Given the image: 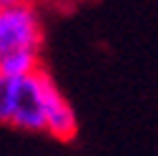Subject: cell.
<instances>
[{
  "label": "cell",
  "mask_w": 158,
  "mask_h": 156,
  "mask_svg": "<svg viewBox=\"0 0 158 156\" xmlns=\"http://www.w3.org/2000/svg\"><path fill=\"white\" fill-rule=\"evenodd\" d=\"M53 88L55 81L45 71L30 76L0 73V124L28 133H45V108Z\"/></svg>",
  "instance_id": "6da1fadb"
},
{
  "label": "cell",
  "mask_w": 158,
  "mask_h": 156,
  "mask_svg": "<svg viewBox=\"0 0 158 156\" xmlns=\"http://www.w3.org/2000/svg\"><path fill=\"white\" fill-rule=\"evenodd\" d=\"M45 41L43 10L35 0L0 8V61L10 55H40Z\"/></svg>",
  "instance_id": "7a4b0ae2"
},
{
  "label": "cell",
  "mask_w": 158,
  "mask_h": 156,
  "mask_svg": "<svg viewBox=\"0 0 158 156\" xmlns=\"http://www.w3.org/2000/svg\"><path fill=\"white\" fill-rule=\"evenodd\" d=\"M45 133L60 141H70L78 133V116L70 106V101L63 96L60 88H53L48 96V108H45Z\"/></svg>",
  "instance_id": "3957f363"
},
{
  "label": "cell",
  "mask_w": 158,
  "mask_h": 156,
  "mask_svg": "<svg viewBox=\"0 0 158 156\" xmlns=\"http://www.w3.org/2000/svg\"><path fill=\"white\" fill-rule=\"evenodd\" d=\"M18 3H25V0H0V8H8V5H18Z\"/></svg>",
  "instance_id": "277c9868"
}]
</instances>
